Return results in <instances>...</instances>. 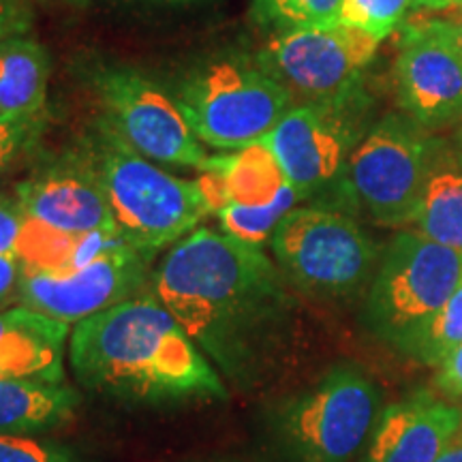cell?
Segmentation results:
<instances>
[{"mask_svg":"<svg viewBox=\"0 0 462 462\" xmlns=\"http://www.w3.org/2000/svg\"><path fill=\"white\" fill-rule=\"evenodd\" d=\"M281 274L262 246L198 227L159 263L152 291L221 377L246 385L285 315Z\"/></svg>","mask_w":462,"mask_h":462,"instance_id":"cell-1","label":"cell"},{"mask_svg":"<svg viewBox=\"0 0 462 462\" xmlns=\"http://www.w3.org/2000/svg\"><path fill=\"white\" fill-rule=\"evenodd\" d=\"M69 360L84 388L126 402L223 401L227 385L154 291L75 323Z\"/></svg>","mask_w":462,"mask_h":462,"instance_id":"cell-2","label":"cell"},{"mask_svg":"<svg viewBox=\"0 0 462 462\" xmlns=\"http://www.w3.org/2000/svg\"><path fill=\"white\" fill-rule=\"evenodd\" d=\"M82 146L99 173L120 238L137 251L176 245L212 215L199 180H187L120 140L99 120Z\"/></svg>","mask_w":462,"mask_h":462,"instance_id":"cell-3","label":"cell"},{"mask_svg":"<svg viewBox=\"0 0 462 462\" xmlns=\"http://www.w3.org/2000/svg\"><path fill=\"white\" fill-rule=\"evenodd\" d=\"M171 95L198 140L225 152L263 142L296 106L257 58L240 56L184 73Z\"/></svg>","mask_w":462,"mask_h":462,"instance_id":"cell-4","label":"cell"},{"mask_svg":"<svg viewBox=\"0 0 462 462\" xmlns=\"http://www.w3.org/2000/svg\"><path fill=\"white\" fill-rule=\"evenodd\" d=\"M366 88L332 103L293 106L263 143L273 150L300 199L332 210H351L346 165L373 126ZM346 215V212H345Z\"/></svg>","mask_w":462,"mask_h":462,"instance_id":"cell-5","label":"cell"},{"mask_svg":"<svg viewBox=\"0 0 462 462\" xmlns=\"http://www.w3.org/2000/svg\"><path fill=\"white\" fill-rule=\"evenodd\" d=\"M460 281L462 251L439 245L420 231H398L381 251L364 302V323L383 343L404 351Z\"/></svg>","mask_w":462,"mask_h":462,"instance_id":"cell-6","label":"cell"},{"mask_svg":"<svg viewBox=\"0 0 462 462\" xmlns=\"http://www.w3.org/2000/svg\"><path fill=\"white\" fill-rule=\"evenodd\" d=\"M274 262L306 293L351 298L371 285L381 248L349 215L332 208L300 206L274 229Z\"/></svg>","mask_w":462,"mask_h":462,"instance_id":"cell-7","label":"cell"},{"mask_svg":"<svg viewBox=\"0 0 462 462\" xmlns=\"http://www.w3.org/2000/svg\"><path fill=\"white\" fill-rule=\"evenodd\" d=\"M430 131L404 112L374 120L346 165V198L377 225L413 223L426 176Z\"/></svg>","mask_w":462,"mask_h":462,"instance_id":"cell-8","label":"cell"},{"mask_svg":"<svg viewBox=\"0 0 462 462\" xmlns=\"http://www.w3.org/2000/svg\"><path fill=\"white\" fill-rule=\"evenodd\" d=\"M377 418L373 381L354 366H334L282 407L279 430L298 462H351L366 446Z\"/></svg>","mask_w":462,"mask_h":462,"instance_id":"cell-9","label":"cell"},{"mask_svg":"<svg viewBox=\"0 0 462 462\" xmlns=\"http://www.w3.org/2000/svg\"><path fill=\"white\" fill-rule=\"evenodd\" d=\"M379 45L357 28L332 24L274 34L255 58L296 106H309L360 92Z\"/></svg>","mask_w":462,"mask_h":462,"instance_id":"cell-10","label":"cell"},{"mask_svg":"<svg viewBox=\"0 0 462 462\" xmlns=\"http://www.w3.org/2000/svg\"><path fill=\"white\" fill-rule=\"evenodd\" d=\"M103 123L142 157L161 165L204 171L206 146L198 140L171 92L140 71L106 67L92 75Z\"/></svg>","mask_w":462,"mask_h":462,"instance_id":"cell-11","label":"cell"},{"mask_svg":"<svg viewBox=\"0 0 462 462\" xmlns=\"http://www.w3.org/2000/svg\"><path fill=\"white\" fill-rule=\"evenodd\" d=\"M201 189L225 234L263 246L300 199L263 142L208 159Z\"/></svg>","mask_w":462,"mask_h":462,"instance_id":"cell-12","label":"cell"},{"mask_svg":"<svg viewBox=\"0 0 462 462\" xmlns=\"http://www.w3.org/2000/svg\"><path fill=\"white\" fill-rule=\"evenodd\" d=\"M150 257V253L120 245L79 268H24L17 302L69 326L79 323L140 296L148 282Z\"/></svg>","mask_w":462,"mask_h":462,"instance_id":"cell-13","label":"cell"},{"mask_svg":"<svg viewBox=\"0 0 462 462\" xmlns=\"http://www.w3.org/2000/svg\"><path fill=\"white\" fill-rule=\"evenodd\" d=\"M398 106L435 133L462 118V45L458 24L426 20L402 26L396 58Z\"/></svg>","mask_w":462,"mask_h":462,"instance_id":"cell-14","label":"cell"},{"mask_svg":"<svg viewBox=\"0 0 462 462\" xmlns=\"http://www.w3.org/2000/svg\"><path fill=\"white\" fill-rule=\"evenodd\" d=\"M14 198L31 221L60 234L120 236L99 173L82 143L17 182Z\"/></svg>","mask_w":462,"mask_h":462,"instance_id":"cell-15","label":"cell"},{"mask_svg":"<svg viewBox=\"0 0 462 462\" xmlns=\"http://www.w3.org/2000/svg\"><path fill=\"white\" fill-rule=\"evenodd\" d=\"M460 429L458 407L415 392L379 413L362 462H437Z\"/></svg>","mask_w":462,"mask_h":462,"instance_id":"cell-16","label":"cell"},{"mask_svg":"<svg viewBox=\"0 0 462 462\" xmlns=\"http://www.w3.org/2000/svg\"><path fill=\"white\" fill-rule=\"evenodd\" d=\"M71 330L39 310L17 306L0 310V381L34 379L62 383Z\"/></svg>","mask_w":462,"mask_h":462,"instance_id":"cell-17","label":"cell"},{"mask_svg":"<svg viewBox=\"0 0 462 462\" xmlns=\"http://www.w3.org/2000/svg\"><path fill=\"white\" fill-rule=\"evenodd\" d=\"M413 225L426 238L462 251V143L458 137L430 135Z\"/></svg>","mask_w":462,"mask_h":462,"instance_id":"cell-18","label":"cell"},{"mask_svg":"<svg viewBox=\"0 0 462 462\" xmlns=\"http://www.w3.org/2000/svg\"><path fill=\"white\" fill-rule=\"evenodd\" d=\"M78 402V392L65 381H0V435L32 437L56 429L71 420Z\"/></svg>","mask_w":462,"mask_h":462,"instance_id":"cell-19","label":"cell"},{"mask_svg":"<svg viewBox=\"0 0 462 462\" xmlns=\"http://www.w3.org/2000/svg\"><path fill=\"white\" fill-rule=\"evenodd\" d=\"M50 69L48 50L26 34L0 43V116L45 114Z\"/></svg>","mask_w":462,"mask_h":462,"instance_id":"cell-20","label":"cell"},{"mask_svg":"<svg viewBox=\"0 0 462 462\" xmlns=\"http://www.w3.org/2000/svg\"><path fill=\"white\" fill-rule=\"evenodd\" d=\"M462 345V281L456 291L420 332L409 340L402 354L426 366H441Z\"/></svg>","mask_w":462,"mask_h":462,"instance_id":"cell-21","label":"cell"},{"mask_svg":"<svg viewBox=\"0 0 462 462\" xmlns=\"http://www.w3.org/2000/svg\"><path fill=\"white\" fill-rule=\"evenodd\" d=\"M343 0H253V17L274 34L338 24Z\"/></svg>","mask_w":462,"mask_h":462,"instance_id":"cell-22","label":"cell"},{"mask_svg":"<svg viewBox=\"0 0 462 462\" xmlns=\"http://www.w3.org/2000/svg\"><path fill=\"white\" fill-rule=\"evenodd\" d=\"M413 7L415 0H343L337 22L383 42Z\"/></svg>","mask_w":462,"mask_h":462,"instance_id":"cell-23","label":"cell"},{"mask_svg":"<svg viewBox=\"0 0 462 462\" xmlns=\"http://www.w3.org/2000/svg\"><path fill=\"white\" fill-rule=\"evenodd\" d=\"M45 131V114L0 116V173L11 170L37 146Z\"/></svg>","mask_w":462,"mask_h":462,"instance_id":"cell-24","label":"cell"},{"mask_svg":"<svg viewBox=\"0 0 462 462\" xmlns=\"http://www.w3.org/2000/svg\"><path fill=\"white\" fill-rule=\"evenodd\" d=\"M0 462H79L73 449L37 437L0 435Z\"/></svg>","mask_w":462,"mask_h":462,"instance_id":"cell-25","label":"cell"},{"mask_svg":"<svg viewBox=\"0 0 462 462\" xmlns=\"http://www.w3.org/2000/svg\"><path fill=\"white\" fill-rule=\"evenodd\" d=\"M26 223L28 217L17 199L0 193V253L3 255H15Z\"/></svg>","mask_w":462,"mask_h":462,"instance_id":"cell-26","label":"cell"},{"mask_svg":"<svg viewBox=\"0 0 462 462\" xmlns=\"http://www.w3.org/2000/svg\"><path fill=\"white\" fill-rule=\"evenodd\" d=\"M22 274H24V263L15 255L0 253V310L20 300Z\"/></svg>","mask_w":462,"mask_h":462,"instance_id":"cell-27","label":"cell"},{"mask_svg":"<svg viewBox=\"0 0 462 462\" xmlns=\"http://www.w3.org/2000/svg\"><path fill=\"white\" fill-rule=\"evenodd\" d=\"M31 24V14L20 0H0V43L24 34Z\"/></svg>","mask_w":462,"mask_h":462,"instance_id":"cell-28","label":"cell"},{"mask_svg":"<svg viewBox=\"0 0 462 462\" xmlns=\"http://www.w3.org/2000/svg\"><path fill=\"white\" fill-rule=\"evenodd\" d=\"M437 385L449 396H462V345L439 366Z\"/></svg>","mask_w":462,"mask_h":462,"instance_id":"cell-29","label":"cell"},{"mask_svg":"<svg viewBox=\"0 0 462 462\" xmlns=\"http://www.w3.org/2000/svg\"><path fill=\"white\" fill-rule=\"evenodd\" d=\"M437 462H462V435L458 432L452 441H449V446L443 449V454L439 456Z\"/></svg>","mask_w":462,"mask_h":462,"instance_id":"cell-30","label":"cell"},{"mask_svg":"<svg viewBox=\"0 0 462 462\" xmlns=\"http://www.w3.org/2000/svg\"><path fill=\"white\" fill-rule=\"evenodd\" d=\"M458 3H460V0H415V7L441 11V9L454 7V5H458Z\"/></svg>","mask_w":462,"mask_h":462,"instance_id":"cell-31","label":"cell"},{"mask_svg":"<svg viewBox=\"0 0 462 462\" xmlns=\"http://www.w3.org/2000/svg\"><path fill=\"white\" fill-rule=\"evenodd\" d=\"M460 140V143H462V118L458 120V135H456Z\"/></svg>","mask_w":462,"mask_h":462,"instance_id":"cell-32","label":"cell"},{"mask_svg":"<svg viewBox=\"0 0 462 462\" xmlns=\"http://www.w3.org/2000/svg\"><path fill=\"white\" fill-rule=\"evenodd\" d=\"M161 3H190V0H161Z\"/></svg>","mask_w":462,"mask_h":462,"instance_id":"cell-33","label":"cell"},{"mask_svg":"<svg viewBox=\"0 0 462 462\" xmlns=\"http://www.w3.org/2000/svg\"><path fill=\"white\" fill-rule=\"evenodd\" d=\"M69 3H73V5H84V3H88V0H69Z\"/></svg>","mask_w":462,"mask_h":462,"instance_id":"cell-34","label":"cell"},{"mask_svg":"<svg viewBox=\"0 0 462 462\" xmlns=\"http://www.w3.org/2000/svg\"><path fill=\"white\" fill-rule=\"evenodd\" d=\"M458 34H460V45H462V24H458Z\"/></svg>","mask_w":462,"mask_h":462,"instance_id":"cell-35","label":"cell"},{"mask_svg":"<svg viewBox=\"0 0 462 462\" xmlns=\"http://www.w3.org/2000/svg\"><path fill=\"white\" fill-rule=\"evenodd\" d=\"M458 5H460V7H462V0H460V3H458Z\"/></svg>","mask_w":462,"mask_h":462,"instance_id":"cell-36","label":"cell"}]
</instances>
